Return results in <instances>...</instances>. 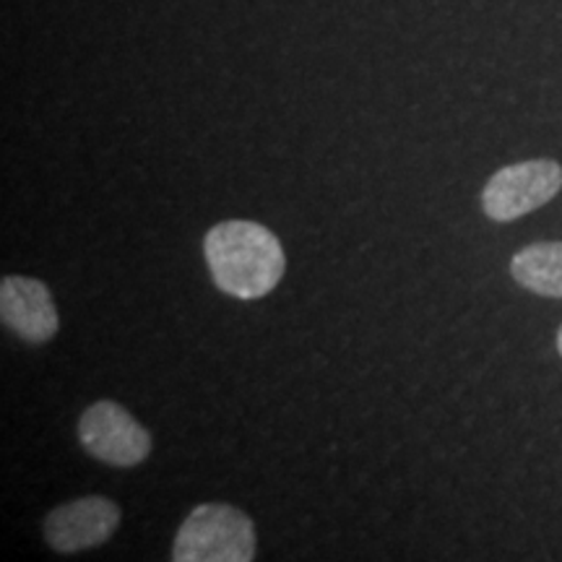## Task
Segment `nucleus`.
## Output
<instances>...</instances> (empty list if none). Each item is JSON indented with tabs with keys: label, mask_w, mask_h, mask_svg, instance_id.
I'll use <instances>...</instances> for the list:
<instances>
[{
	"label": "nucleus",
	"mask_w": 562,
	"mask_h": 562,
	"mask_svg": "<svg viewBox=\"0 0 562 562\" xmlns=\"http://www.w3.org/2000/svg\"><path fill=\"white\" fill-rule=\"evenodd\" d=\"M203 258L214 284L237 300H261L277 290L286 261L279 237L258 222L229 220L209 229Z\"/></svg>",
	"instance_id": "1"
},
{
	"label": "nucleus",
	"mask_w": 562,
	"mask_h": 562,
	"mask_svg": "<svg viewBox=\"0 0 562 562\" xmlns=\"http://www.w3.org/2000/svg\"><path fill=\"white\" fill-rule=\"evenodd\" d=\"M256 526L240 508L224 503L195 505L180 524L172 544L175 562H250L256 558Z\"/></svg>",
	"instance_id": "2"
},
{
	"label": "nucleus",
	"mask_w": 562,
	"mask_h": 562,
	"mask_svg": "<svg viewBox=\"0 0 562 562\" xmlns=\"http://www.w3.org/2000/svg\"><path fill=\"white\" fill-rule=\"evenodd\" d=\"M562 191V167L552 159H529L503 167L482 191V209L492 222H513L542 209Z\"/></svg>",
	"instance_id": "3"
},
{
	"label": "nucleus",
	"mask_w": 562,
	"mask_h": 562,
	"mask_svg": "<svg viewBox=\"0 0 562 562\" xmlns=\"http://www.w3.org/2000/svg\"><path fill=\"white\" fill-rule=\"evenodd\" d=\"M79 442L89 456L115 469H133L151 453V435L117 402H97L79 417Z\"/></svg>",
	"instance_id": "4"
},
{
	"label": "nucleus",
	"mask_w": 562,
	"mask_h": 562,
	"mask_svg": "<svg viewBox=\"0 0 562 562\" xmlns=\"http://www.w3.org/2000/svg\"><path fill=\"white\" fill-rule=\"evenodd\" d=\"M121 526V508L102 495H87L47 513L45 542L60 554L91 550L108 542Z\"/></svg>",
	"instance_id": "5"
},
{
	"label": "nucleus",
	"mask_w": 562,
	"mask_h": 562,
	"mask_svg": "<svg viewBox=\"0 0 562 562\" xmlns=\"http://www.w3.org/2000/svg\"><path fill=\"white\" fill-rule=\"evenodd\" d=\"M0 318L21 341L42 347L58 334L60 321L45 281L5 277L0 281Z\"/></svg>",
	"instance_id": "6"
},
{
	"label": "nucleus",
	"mask_w": 562,
	"mask_h": 562,
	"mask_svg": "<svg viewBox=\"0 0 562 562\" xmlns=\"http://www.w3.org/2000/svg\"><path fill=\"white\" fill-rule=\"evenodd\" d=\"M510 273L524 290L562 300V243H531L510 258Z\"/></svg>",
	"instance_id": "7"
},
{
	"label": "nucleus",
	"mask_w": 562,
	"mask_h": 562,
	"mask_svg": "<svg viewBox=\"0 0 562 562\" xmlns=\"http://www.w3.org/2000/svg\"><path fill=\"white\" fill-rule=\"evenodd\" d=\"M558 351H560V357H562V326H560V331H558Z\"/></svg>",
	"instance_id": "8"
}]
</instances>
